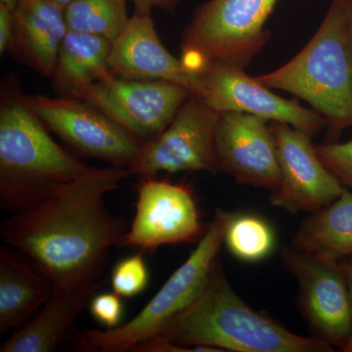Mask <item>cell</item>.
I'll return each mask as SVG.
<instances>
[{
  "label": "cell",
  "mask_w": 352,
  "mask_h": 352,
  "mask_svg": "<svg viewBox=\"0 0 352 352\" xmlns=\"http://www.w3.org/2000/svg\"><path fill=\"white\" fill-rule=\"evenodd\" d=\"M129 175L120 166L90 168L11 214L0 227L2 240L31 259L54 289L100 281L111 249L120 245L129 227L108 210L105 196Z\"/></svg>",
  "instance_id": "obj_1"
},
{
  "label": "cell",
  "mask_w": 352,
  "mask_h": 352,
  "mask_svg": "<svg viewBox=\"0 0 352 352\" xmlns=\"http://www.w3.org/2000/svg\"><path fill=\"white\" fill-rule=\"evenodd\" d=\"M156 337L212 352H332L316 337L291 332L263 312L252 309L232 288L217 261L195 300Z\"/></svg>",
  "instance_id": "obj_2"
},
{
  "label": "cell",
  "mask_w": 352,
  "mask_h": 352,
  "mask_svg": "<svg viewBox=\"0 0 352 352\" xmlns=\"http://www.w3.org/2000/svg\"><path fill=\"white\" fill-rule=\"evenodd\" d=\"M89 170L51 138L17 76H7L0 94V207L10 214L31 207Z\"/></svg>",
  "instance_id": "obj_3"
},
{
  "label": "cell",
  "mask_w": 352,
  "mask_h": 352,
  "mask_svg": "<svg viewBox=\"0 0 352 352\" xmlns=\"http://www.w3.org/2000/svg\"><path fill=\"white\" fill-rule=\"evenodd\" d=\"M302 99L325 120L332 138L352 126V48L342 0H333L314 38L288 63L256 76Z\"/></svg>",
  "instance_id": "obj_4"
},
{
  "label": "cell",
  "mask_w": 352,
  "mask_h": 352,
  "mask_svg": "<svg viewBox=\"0 0 352 352\" xmlns=\"http://www.w3.org/2000/svg\"><path fill=\"white\" fill-rule=\"evenodd\" d=\"M233 214L221 208L215 210L214 219L189 258L134 318L110 330H76L69 339L72 346L87 352H127L159 335L205 288L219 261Z\"/></svg>",
  "instance_id": "obj_5"
},
{
  "label": "cell",
  "mask_w": 352,
  "mask_h": 352,
  "mask_svg": "<svg viewBox=\"0 0 352 352\" xmlns=\"http://www.w3.org/2000/svg\"><path fill=\"white\" fill-rule=\"evenodd\" d=\"M279 0H208L196 9L182 38L180 60L192 71L206 61L245 69L263 50Z\"/></svg>",
  "instance_id": "obj_6"
},
{
  "label": "cell",
  "mask_w": 352,
  "mask_h": 352,
  "mask_svg": "<svg viewBox=\"0 0 352 352\" xmlns=\"http://www.w3.org/2000/svg\"><path fill=\"white\" fill-rule=\"evenodd\" d=\"M219 117V112L192 94L164 131L142 142L127 168L129 175L182 171L217 175L214 135Z\"/></svg>",
  "instance_id": "obj_7"
},
{
  "label": "cell",
  "mask_w": 352,
  "mask_h": 352,
  "mask_svg": "<svg viewBox=\"0 0 352 352\" xmlns=\"http://www.w3.org/2000/svg\"><path fill=\"white\" fill-rule=\"evenodd\" d=\"M191 72L196 80L193 94L217 112L250 113L268 122H284L311 138L327 126L319 113L275 94L245 69L206 61Z\"/></svg>",
  "instance_id": "obj_8"
},
{
  "label": "cell",
  "mask_w": 352,
  "mask_h": 352,
  "mask_svg": "<svg viewBox=\"0 0 352 352\" xmlns=\"http://www.w3.org/2000/svg\"><path fill=\"white\" fill-rule=\"evenodd\" d=\"M207 227L189 185L143 176L139 177L135 214L119 245L145 252L166 245L193 244Z\"/></svg>",
  "instance_id": "obj_9"
},
{
  "label": "cell",
  "mask_w": 352,
  "mask_h": 352,
  "mask_svg": "<svg viewBox=\"0 0 352 352\" xmlns=\"http://www.w3.org/2000/svg\"><path fill=\"white\" fill-rule=\"evenodd\" d=\"M192 92L166 80H124L112 76L74 95L92 104L141 142L168 127Z\"/></svg>",
  "instance_id": "obj_10"
},
{
  "label": "cell",
  "mask_w": 352,
  "mask_h": 352,
  "mask_svg": "<svg viewBox=\"0 0 352 352\" xmlns=\"http://www.w3.org/2000/svg\"><path fill=\"white\" fill-rule=\"evenodd\" d=\"M48 131L85 156L129 168L141 142L92 104L74 97L25 95Z\"/></svg>",
  "instance_id": "obj_11"
},
{
  "label": "cell",
  "mask_w": 352,
  "mask_h": 352,
  "mask_svg": "<svg viewBox=\"0 0 352 352\" xmlns=\"http://www.w3.org/2000/svg\"><path fill=\"white\" fill-rule=\"evenodd\" d=\"M281 258L298 281V307L314 337L340 349L351 335L352 314L340 261L316 258L294 247L285 248Z\"/></svg>",
  "instance_id": "obj_12"
},
{
  "label": "cell",
  "mask_w": 352,
  "mask_h": 352,
  "mask_svg": "<svg viewBox=\"0 0 352 352\" xmlns=\"http://www.w3.org/2000/svg\"><path fill=\"white\" fill-rule=\"evenodd\" d=\"M276 140L280 182L270 204L289 214L312 212L337 200L344 186L321 161L311 136L284 122H271Z\"/></svg>",
  "instance_id": "obj_13"
},
{
  "label": "cell",
  "mask_w": 352,
  "mask_h": 352,
  "mask_svg": "<svg viewBox=\"0 0 352 352\" xmlns=\"http://www.w3.org/2000/svg\"><path fill=\"white\" fill-rule=\"evenodd\" d=\"M220 173L238 184L268 190L280 182L276 140L268 120L250 113H219L214 135Z\"/></svg>",
  "instance_id": "obj_14"
},
{
  "label": "cell",
  "mask_w": 352,
  "mask_h": 352,
  "mask_svg": "<svg viewBox=\"0 0 352 352\" xmlns=\"http://www.w3.org/2000/svg\"><path fill=\"white\" fill-rule=\"evenodd\" d=\"M109 69L124 80H161L177 83L193 94L195 75L164 47L152 12L134 11L124 32L112 43Z\"/></svg>",
  "instance_id": "obj_15"
},
{
  "label": "cell",
  "mask_w": 352,
  "mask_h": 352,
  "mask_svg": "<svg viewBox=\"0 0 352 352\" xmlns=\"http://www.w3.org/2000/svg\"><path fill=\"white\" fill-rule=\"evenodd\" d=\"M9 52L19 63L52 78L58 53L68 32L64 9L50 0H18Z\"/></svg>",
  "instance_id": "obj_16"
},
{
  "label": "cell",
  "mask_w": 352,
  "mask_h": 352,
  "mask_svg": "<svg viewBox=\"0 0 352 352\" xmlns=\"http://www.w3.org/2000/svg\"><path fill=\"white\" fill-rule=\"evenodd\" d=\"M105 282L102 279L75 289H54L34 318L1 344L0 352L56 351L75 332L76 319Z\"/></svg>",
  "instance_id": "obj_17"
},
{
  "label": "cell",
  "mask_w": 352,
  "mask_h": 352,
  "mask_svg": "<svg viewBox=\"0 0 352 352\" xmlns=\"http://www.w3.org/2000/svg\"><path fill=\"white\" fill-rule=\"evenodd\" d=\"M50 278L15 248H0V335L19 327L48 302Z\"/></svg>",
  "instance_id": "obj_18"
},
{
  "label": "cell",
  "mask_w": 352,
  "mask_h": 352,
  "mask_svg": "<svg viewBox=\"0 0 352 352\" xmlns=\"http://www.w3.org/2000/svg\"><path fill=\"white\" fill-rule=\"evenodd\" d=\"M112 43L87 32H67L51 80L61 96L73 97L83 88L113 76L109 69Z\"/></svg>",
  "instance_id": "obj_19"
},
{
  "label": "cell",
  "mask_w": 352,
  "mask_h": 352,
  "mask_svg": "<svg viewBox=\"0 0 352 352\" xmlns=\"http://www.w3.org/2000/svg\"><path fill=\"white\" fill-rule=\"evenodd\" d=\"M292 247L330 261L352 254V191L344 187L337 200L312 212L296 231Z\"/></svg>",
  "instance_id": "obj_20"
},
{
  "label": "cell",
  "mask_w": 352,
  "mask_h": 352,
  "mask_svg": "<svg viewBox=\"0 0 352 352\" xmlns=\"http://www.w3.org/2000/svg\"><path fill=\"white\" fill-rule=\"evenodd\" d=\"M68 31L87 32L113 43L131 18L126 0H74L64 9Z\"/></svg>",
  "instance_id": "obj_21"
},
{
  "label": "cell",
  "mask_w": 352,
  "mask_h": 352,
  "mask_svg": "<svg viewBox=\"0 0 352 352\" xmlns=\"http://www.w3.org/2000/svg\"><path fill=\"white\" fill-rule=\"evenodd\" d=\"M224 244L240 261L258 263L274 249L275 236L270 224L261 217L234 214L227 226Z\"/></svg>",
  "instance_id": "obj_22"
},
{
  "label": "cell",
  "mask_w": 352,
  "mask_h": 352,
  "mask_svg": "<svg viewBox=\"0 0 352 352\" xmlns=\"http://www.w3.org/2000/svg\"><path fill=\"white\" fill-rule=\"evenodd\" d=\"M149 282V271L142 252L122 259L111 274L113 292L122 298L140 295Z\"/></svg>",
  "instance_id": "obj_23"
},
{
  "label": "cell",
  "mask_w": 352,
  "mask_h": 352,
  "mask_svg": "<svg viewBox=\"0 0 352 352\" xmlns=\"http://www.w3.org/2000/svg\"><path fill=\"white\" fill-rule=\"evenodd\" d=\"M315 149L328 170L352 191V139L342 143L315 144Z\"/></svg>",
  "instance_id": "obj_24"
},
{
  "label": "cell",
  "mask_w": 352,
  "mask_h": 352,
  "mask_svg": "<svg viewBox=\"0 0 352 352\" xmlns=\"http://www.w3.org/2000/svg\"><path fill=\"white\" fill-rule=\"evenodd\" d=\"M88 307L91 316L107 330L120 326L124 315V305L122 296L115 292L96 294Z\"/></svg>",
  "instance_id": "obj_25"
},
{
  "label": "cell",
  "mask_w": 352,
  "mask_h": 352,
  "mask_svg": "<svg viewBox=\"0 0 352 352\" xmlns=\"http://www.w3.org/2000/svg\"><path fill=\"white\" fill-rule=\"evenodd\" d=\"M12 9L0 4V53L9 51L12 43L14 18Z\"/></svg>",
  "instance_id": "obj_26"
},
{
  "label": "cell",
  "mask_w": 352,
  "mask_h": 352,
  "mask_svg": "<svg viewBox=\"0 0 352 352\" xmlns=\"http://www.w3.org/2000/svg\"><path fill=\"white\" fill-rule=\"evenodd\" d=\"M134 9L138 12H152L157 8L164 11H173L179 3V0H131Z\"/></svg>",
  "instance_id": "obj_27"
},
{
  "label": "cell",
  "mask_w": 352,
  "mask_h": 352,
  "mask_svg": "<svg viewBox=\"0 0 352 352\" xmlns=\"http://www.w3.org/2000/svg\"><path fill=\"white\" fill-rule=\"evenodd\" d=\"M344 272V280H346L347 293H349V302H351L352 314V254L347 258L340 261Z\"/></svg>",
  "instance_id": "obj_28"
},
{
  "label": "cell",
  "mask_w": 352,
  "mask_h": 352,
  "mask_svg": "<svg viewBox=\"0 0 352 352\" xmlns=\"http://www.w3.org/2000/svg\"><path fill=\"white\" fill-rule=\"evenodd\" d=\"M344 10L346 13L347 29H349V39L352 48V0H342Z\"/></svg>",
  "instance_id": "obj_29"
},
{
  "label": "cell",
  "mask_w": 352,
  "mask_h": 352,
  "mask_svg": "<svg viewBox=\"0 0 352 352\" xmlns=\"http://www.w3.org/2000/svg\"><path fill=\"white\" fill-rule=\"evenodd\" d=\"M340 351L344 352H352V333L351 335L349 336V339H347L346 342H344V346L340 347Z\"/></svg>",
  "instance_id": "obj_30"
},
{
  "label": "cell",
  "mask_w": 352,
  "mask_h": 352,
  "mask_svg": "<svg viewBox=\"0 0 352 352\" xmlns=\"http://www.w3.org/2000/svg\"><path fill=\"white\" fill-rule=\"evenodd\" d=\"M50 1L56 4V6H59L60 8L65 9L69 3H71V2H73L74 0H50Z\"/></svg>",
  "instance_id": "obj_31"
},
{
  "label": "cell",
  "mask_w": 352,
  "mask_h": 352,
  "mask_svg": "<svg viewBox=\"0 0 352 352\" xmlns=\"http://www.w3.org/2000/svg\"><path fill=\"white\" fill-rule=\"evenodd\" d=\"M18 0H0V4H3V6H6L8 7V8L15 9L16 4H17Z\"/></svg>",
  "instance_id": "obj_32"
}]
</instances>
